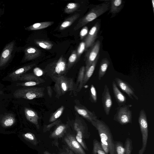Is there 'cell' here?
Masks as SVG:
<instances>
[{
	"label": "cell",
	"mask_w": 154,
	"mask_h": 154,
	"mask_svg": "<svg viewBox=\"0 0 154 154\" xmlns=\"http://www.w3.org/2000/svg\"><path fill=\"white\" fill-rule=\"evenodd\" d=\"M91 123L97 131L101 147L106 154H116L115 141L108 126L104 121L97 119Z\"/></svg>",
	"instance_id": "6da1fadb"
},
{
	"label": "cell",
	"mask_w": 154,
	"mask_h": 154,
	"mask_svg": "<svg viewBox=\"0 0 154 154\" xmlns=\"http://www.w3.org/2000/svg\"><path fill=\"white\" fill-rule=\"evenodd\" d=\"M102 3L95 5L83 17L80 19L73 29L76 31L92 21L109 10L110 0H103Z\"/></svg>",
	"instance_id": "7a4b0ae2"
},
{
	"label": "cell",
	"mask_w": 154,
	"mask_h": 154,
	"mask_svg": "<svg viewBox=\"0 0 154 154\" xmlns=\"http://www.w3.org/2000/svg\"><path fill=\"white\" fill-rule=\"evenodd\" d=\"M68 70L66 60L61 56L58 60L48 64L45 68L44 72L53 81L59 76L65 75Z\"/></svg>",
	"instance_id": "3957f363"
},
{
	"label": "cell",
	"mask_w": 154,
	"mask_h": 154,
	"mask_svg": "<svg viewBox=\"0 0 154 154\" xmlns=\"http://www.w3.org/2000/svg\"><path fill=\"white\" fill-rule=\"evenodd\" d=\"M55 84L54 90L56 92V97L59 98L69 91H73L75 84L73 79L65 75H61L53 81Z\"/></svg>",
	"instance_id": "277c9868"
},
{
	"label": "cell",
	"mask_w": 154,
	"mask_h": 154,
	"mask_svg": "<svg viewBox=\"0 0 154 154\" xmlns=\"http://www.w3.org/2000/svg\"><path fill=\"white\" fill-rule=\"evenodd\" d=\"M74 128L76 132L75 136L78 142L83 149L88 151L85 140L88 138L90 134L88 126L85 121L81 118H76L73 124Z\"/></svg>",
	"instance_id": "5b68a950"
},
{
	"label": "cell",
	"mask_w": 154,
	"mask_h": 154,
	"mask_svg": "<svg viewBox=\"0 0 154 154\" xmlns=\"http://www.w3.org/2000/svg\"><path fill=\"white\" fill-rule=\"evenodd\" d=\"M45 91L44 87H30L17 89L13 95L16 98L31 100L43 97L45 94Z\"/></svg>",
	"instance_id": "8992f818"
},
{
	"label": "cell",
	"mask_w": 154,
	"mask_h": 154,
	"mask_svg": "<svg viewBox=\"0 0 154 154\" xmlns=\"http://www.w3.org/2000/svg\"><path fill=\"white\" fill-rule=\"evenodd\" d=\"M138 121L142 136V146L138 151V154H143L147 146L148 128L146 114L143 109L140 111Z\"/></svg>",
	"instance_id": "52a82bcc"
},
{
	"label": "cell",
	"mask_w": 154,
	"mask_h": 154,
	"mask_svg": "<svg viewBox=\"0 0 154 154\" xmlns=\"http://www.w3.org/2000/svg\"><path fill=\"white\" fill-rule=\"evenodd\" d=\"M131 105H124L118 108L113 120L122 125L131 123L132 122V114L130 109Z\"/></svg>",
	"instance_id": "ba28073f"
},
{
	"label": "cell",
	"mask_w": 154,
	"mask_h": 154,
	"mask_svg": "<svg viewBox=\"0 0 154 154\" xmlns=\"http://www.w3.org/2000/svg\"><path fill=\"white\" fill-rule=\"evenodd\" d=\"M100 45V41L97 40L95 42L93 45L87 51L85 59V71L94 61L99 54Z\"/></svg>",
	"instance_id": "9c48e42d"
},
{
	"label": "cell",
	"mask_w": 154,
	"mask_h": 154,
	"mask_svg": "<svg viewBox=\"0 0 154 154\" xmlns=\"http://www.w3.org/2000/svg\"><path fill=\"white\" fill-rule=\"evenodd\" d=\"M64 140L69 149L75 154H86L74 134H67L65 137Z\"/></svg>",
	"instance_id": "30bf717a"
},
{
	"label": "cell",
	"mask_w": 154,
	"mask_h": 154,
	"mask_svg": "<svg viewBox=\"0 0 154 154\" xmlns=\"http://www.w3.org/2000/svg\"><path fill=\"white\" fill-rule=\"evenodd\" d=\"M100 23L99 22L96 23L91 28L84 40L85 43V51H87L95 42L100 29Z\"/></svg>",
	"instance_id": "8fae6325"
},
{
	"label": "cell",
	"mask_w": 154,
	"mask_h": 154,
	"mask_svg": "<svg viewBox=\"0 0 154 154\" xmlns=\"http://www.w3.org/2000/svg\"><path fill=\"white\" fill-rule=\"evenodd\" d=\"M114 81L117 86L125 93L130 98L133 100L134 97L137 100H138L134 89L128 82L119 78H115Z\"/></svg>",
	"instance_id": "7c38bea8"
},
{
	"label": "cell",
	"mask_w": 154,
	"mask_h": 154,
	"mask_svg": "<svg viewBox=\"0 0 154 154\" xmlns=\"http://www.w3.org/2000/svg\"><path fill=\"white\" fill-rule=\"evenodd\" d=\"M101 100L104 110L106 114L108 115L112 105V102L109 88L106 84L104 85Z\"/></svg>",
	"instance_id": "4fadbf2b"
},
{
	"label": "cell",
	"mask_w": 154,
	"mask_h": 154,
	"mask_svg": "<svg viewBox=\"0 0 154 154\" xmlns=\"http://www.w3.org/2000/svg\"><path fill=\"white\" fill-rule=\"evenodd\" d=\"M74 109L79 114L90 123L93 120L97 119V116L94 111H90L83 106L75 105Z\"/></svg>",
	"instance_id": "5bb4252c"
},
{
	"label": "cell",
	"mask_w": 154,
	"mask_h": 154,
	"mask_svg": "<svg viewBox=\"0 0 154 154\" xmlns=\"http://www.w3.org/2000/svg\"><path fill=\"white\" fill-rule=\"evenodd\" d=\"M14 45V42H11L4 48L0 57V67L5 65L10 59Z\"/></svg>",
	"instance_id": "9a60e30c"
},
{
	"label": "cell",
	"mask_w": 154,
	"mask_h": 154,
	"mask_svg": "<svg viewBox=\"0 0 154 154\" xmlns=\"http://www.w3.org/2000/svg\"><path fill=\"white\" fill-rule=\"evenodd\" d=\"M112 86L115 98L119 106L125 105L126 102V97L119 89L114 81L112 82Z\"/></svg>",
	"instance_id": "2e32d148"
},
{
	"label": "cell",
	"mask_w": 154,
	"mask_h": 154,
	"mask_svg": "<svg viewBox=\"0 0 154 154\" xmlns=\"http://www.w3.org/2000/svg\"><path fill=\"white\" fill-rule=\"evenodd\" d=\"M24 53V60L29 61L38 57L41 55V52L36 47H29L25 49Z\"/></svg>",
	"instance_id": "e0dca14e"
},
{
	"label": "cell",
	"mask_w": 154,
	"mask_h": 154,
	"mask_svg": "<svg viewBox=\"0 0 154 154\" xmlns=\"http://www.w3.org/2000/svg\"><path fill=\"white\" fill-rule=\"evenodd\" d=\"M110 3L109 13L112 14L111 17H113L122 10L125 2L122 0H110Z\"/></svg>",
	"instance_id": "ac0fdd59"
},
{
	"label": "cell",
	"mask_w": 154,
	"mask_h": 154,
	"mask_svg": "<svg viewBox=\"0 0 154 154\" xmlns=\"http://www.w3.org/2000/svg\"><path fill=\"white\" fill-rule=\"evenodd\" d=\"M25 115L27 119L34 124L38 129L39 128L38 123L39 117L37 112L34 110L27 108L24 109Z\"/></svg>",
	"instance_id": "d6986e66"
},
{
	"label": "cell",
	"mask_w": 154,
	"mask_h": 154,
	"mask_svg": "<svg viewBox=\"0 0 154 154\" xmlns=\"http://www.w3.org/2000/svg\"><path fill=\"white\" fill-rule=\"evenodd\" d=\"M85 71V67L84 66H82L80 69L73 91L75 94H76L79 92L83 86V83Z\"/></svg>",
	"instance_id": "ffe728a7"
},
{
	"label": "cell",
	"mask_w": 154,
	"mask_h": 154,
	"mask_svg": "<svg viewBox=\"0 0 154 154\" xmlns=\"http://www.w3.org/2000/svg\"><path fill=\"white\" fill-rule=\"evenodd\" d=\"M35 65V64L34 63L22 67L11 73L9 76L14 81H16L19 80V78L22 75L24 74Z\"/></svg>",
	"instance_id": "44dd1931"
},
{
	"label": "cell",
	"mask_w": 154,
	"mask_h": 154,
	"mask_svg": "<svg viewBox=\"0 0 154 154\" xmlns=\"http://www.w3.org/2000/svg\"><path fill=\"white\" fill-rule=\"evenodd\" d=\"M67 128L66 125L62 124L58 125L50 134V137L57 139L62 137L66 132Z\"/></svg>",
	"instance_id": "7402d4cb"
},
{
	"label": "cell",
	"mask_w": 154,
	"mask_h": 154,
	"mask_svg": "<svg viewBox=\"0 0 154 154\" xmlns=\"http://www.w3.org/2000/svg\"><path fill=\"white\" fill-rule=\"evenodd\" d=\"M99 57L100 54H99L94 61L92 63L87 69L85 71L83 83V86L86 84L93 74Z\"/></svg>",
	"instance_id": "603a6c76"
},
{
	"label": "cell",
	"mask_w": 154,
	"mask_h": 154,
	"mask_svg": "<svg viewBox=\"0 0 154 154\" xmlns=\"http://www.w3.org/2000/svg\"><path fill=\"white\" fill-rule=\"evenodd\" d=\"M80 14L75 13L65 19L61 24L59 29L64 30L71 26L80 17Z\"/></svg>",
	"instance_id": "cb8c5ba5"
},
{
	"label": "cell",
	"mask_w": 154,
	"mask_h": 154,
	"mask_svg": "<svg viewBox=\"0 0 154 154\" xmlns=\"http://www.w3.org/2000/svg\"><path fill=\"white\" fill-rule=\"evenodd\" d=\"M110 64L109 60L106 58L102 59L101 61L98 73V79L100 80L105 75Z\"/></svg>",
	"instance_id": "d4e9b609"
},
{
	"label": "cell",
	"mask_w": 154,
	"mask_h": 154,
	"mask_svg": "<svg viewBox=\"0 0 154 154\" xmlns=\"http://www.w3.org/2000/svg\"><path fill=\"white\" fill-rule=\"evenodd\" d=\"M19 80L25 82H35L41 83L45 82L43 79L35 75L33 73L24 74L20 77Z\"/></svg>",
	"instance_id": "484cf974"
},
{
	"label": "cell",
	"mask_w": 154,
	"mask_h": 154,
	"mask_svg": "<svg viewBox=\"0 0 154 154\" xmlns=\"http://www.w3.org/2000/svg\"><path fill=\"white\" fill-rule=\"evenodd\" d=\"M15 122L14 115L11 113L5 115L2 119L1 123L3 127L6 128L12 125Z\"/></svg>",
	"instance_id": "4316f807"
},
{
	"label": "cell",
	"mask_w": 154,
	"mask_h": 154,
	"mask_svg": "<svg viewBox=\"0 0 154 154\" xmlns=\"http://www.w3.org/2000/svg\"><path fill=\"white\" fill-rule=\"evenodd\" d=\"M54 23V21H45L37 23L27 27L26 29L28 30H35L43 29L51 26Z\"/></svg>",
	"instance_id": "83f0119b"
},
{
	"label": "cell",
	"mask_w": 154,
	"mask_h": 154,
	"mask_svg": "<svg viewBox=\"0 0 154 154\" xmlns=\"http://www.w3.org/2000/svg\"><path fill=\"white\" fill-rule=\"evenodd\" d=\"M76 50L72 51L69 57L67 63V67L68 70L78 61Z\"/></svg>",
	"instance_id": "f1b7e54d"
},
{
	"label": "cell",
	"mask_w": 154,
	"mask_h": 154,
	"mask_svg": "<svg viewBox=\"0 0 154 154\" xmlns=\"http://www.w3.org/2000/svg\"><path fill=\"white\" fill-rule=\"evenodd\" d=\"M35 42L37 45L42 48L47 50L51 49L53 46V45L51 42L47 40H36Z\"/></svg>",
	"instance_id": "f546056e"
},
{
	"label": "cell",
	"mask_w": 154,
	"mask_h": 154,
	"mask_svg": "<svg viewBox=\"0 0 154 154\" xmlns=\"http://www.w3.org/2000/svg\"><path fill=\"white\" fill-rule=\"evenodd\" d=\"M80 6V4L78 3H69L65 7L64 12L66 14L72 13L79 8Z\"/></svg>",
	"instance_id": "4dcf8cb0"
},
{
	"label": "cell",
	"mask_w": 154,
	"mask_h": 154,
	"mask_svg": "<svg viewBox=\"0 0 154 154\" xmlns=\"http://www.w3.org/2000/svg\"><path fill=\"white\" fill-rule=\"evenodd\" d=\"M93 154H106L102 148L100 143L97 139L93 141Z\"/></svg>",
	"instance_id": "1f68e13d"
},
{
	"label": "cell",
	"mask_w": 154,
	"mask_h": 154,
	"mask_svg": "<svg viewBox=\"0 0 154 154\" xmlns=\"http://www.w3.org/2000/svg\"><path fill=\"white\" fill-rule=\"evenodd\" d=\"M64 109V106H62L53 113L49 119V122H53L59 118L62 114Z\"/></svg>",
	"instance_id": "d6a6232c"
},
{
	"label": "cell",
	"mask_w": 154,
	"mask_h": 154,
	"mask_svg": "<svg viewBox=\"0 0 154 154\" xmlns=\"http://www.w3.org/2000/svg\"><path fill=\"white\" fill-rule=\"evenodd\" d=\"M116 154H125V149L123 144L121 142H115Z\"/></svg>",
	"instance_id": "836d02e7"
},
{
	"label": "cell",
	"mask_w": 154,
	"mask_h": 154,
	"mask_svg": "<svg viewBox=\"0 0 154 154\" xmlns=\"http://www.w3.org/2000/svg\"><path fill=\"white\" fill-rule=\"evenodd\" d=\"M125 154H131L132 150V142L131 139L127 138L125 143Z\"/></svg>",
	"instance_id": "e575fe53"
},
{
	"label": "cell",
	"mask_w": 154,
	"mask_h": 154,
	"mask_svg": "<svg viewBox=\"0 0 154 154\" xmlns=\"http://www.w3.org/2000/svg\"><path fill=\"white\" fill-rule=\"evenodd\" d=\"M24 138L33 145H36L38 141L34 134L31 133H27L24 134Z\"/></svg>",
	"instance_id": "d590c367"
},
{
	"label": "cell",
	"mask_w": 154,
	"mask_h": 154,
	"mask_svg": "<svg viewBox=\"0 0 154 154\" xmlns=\"http://www.w3.org/2000/svg\"><path fill=\"white\" fill-rule=\"evenodd\" d=\"M90 98L92 103H96L97 101V96L96 89L93 85L91 86L90 89Z\"/></svg>",
	"instance_id": "8d00e7d4"
},
{
	"label": "cell",
	"mask_w": 154,
	"mask_h": 154,
	"mask_svg": "<svg viewBox=\"0 0 154 154\" xmlns=\"http://www.w3.org/2000/svg\"><path fill=\"white\" fill-rule=\"evenodd\" d=\"M85 43L84 41L80 43L77 48L76 52L78 60L85 49Z\"/></svg>",
	"instance_id": "74e56055"
},
{
	"label": "cell",
	"mask_w": 154,
	"mask_h": 154,
	"mask_svg": "<svg viewBox=\"0 0 154 154\" xmlns=\"http://www.w3.org/2000/svg\"><path fill=\"white\" fill-rule=\"evenodd\" d=\"M41 84L39 82L33 81L25 82L22 83H18L17 86H32L38 85Z\"/></svg>",
	"instance_id": "f35d334b"
},
{
	"label": "cell",
	"mask_w": 154,
	"mask_h": 154,
	"mask_svg": "<svg viewBox=\"0 0 154 154\" xmlns=\"http://www.w3.org/2000/svg\"><path fill=\"white\" fill-rule=\"evenodd\" d=\"M88 32V29L86 26H84L81 30L80 32V36L81 40L83 39L87 35Z\"/></svg>",
	"instance_id": "ab89813d"
},
{
	"label": "cell",
	"mask_w": 154,
	"mask_h": 154,
	"mask_svg": "<svg viewBox=\"0 0 154 154\" xmlns=\"http://www.w3.org/2000/svg\"><path fill=\"white\" fill-rule=\"evenodd\" d=\"M33 73L36 76L39 77L43 74V72L42 70L38 67H35L33 69Z\"/></svg>",
	"instance_id": "60d3db41"
},
{
	"label": "cell",
	"mask_w": 154,
	"mask_h": 154,
	"mask_svg": "<svg viewBox=\"0 0 154 154\" xmlns=\"http://www.w3.org/2000/svg\"><path fill=\"white\" fill-rule=\"evenodd\" d=\"M60 122V120H57V121L52 122L51 124L46 126V130H47V131L49 130L53 126L58 124Z\"/></svg>",
	"instance_id": "b9f144b4"
},
{
	"label": "cell",
	"mask_w": 154,
	"mask_h": 154,
	"mask_svg": "<svg viewBox=\"0 0 154 154\" xmlns=\"http://www.w3.org/2000/svg\"><path fill=\"white\" fill-rule=\"evenodd\" d=\"M59 154H75L70 149L66 148L62 152H60Z\"/></svg>",
	"instance_id": "7bdbcfd3"
},
{
	"label": "cell",
	"mask_w": 154,
	"mask_h": 154,
	"mask_svg": "<svg viewBox=\"0 0 154 154\" xmlns=\"http://www.w3.org/2000/svg\"><path fill=\"white\" fill-rule=\"evenodd\" d=\"M47 89L48 95L50 97H51L53 94V90L50 86L47 87Z\"/></svg>",
	"instance_id": "ee69618b"
},
{
	"label": "cell",
	"mask_w": 154,
	"mask_h": 154,
	"mask_svg": "<svg viewBox=\"0 0 154 154\" xmlns=\"http://www.w3.org/2000/svg\"><path fill=\"white\" fill-rule=\"evenodd\" d=\"M151 2H152V9H153V13H154V0H152L151 1Z\"/></svg>",
	"instance_id": "f6af8a7d"
},
{
	"label": "cell",
	"mask_w": 154,
	"mask_h": 154,
	"mask_svg": "<svg viewBox=\"0 0 154 154\" xmlns=\"http://www.w3.org/2000/svg\"><path fill=\"white\" fill-rule=\"evenodd\" d=\"M44 154H52L47 151H45L44 152Z\"/></svg>",
	"instance_id": "bcb514c9"
},
{
	"label": "cell",
	"mask_w": 154,
	"mask_h": 154,
	"mask_svg": "<svg viewBox=\"0 0 154 154\" xmlns=\"http://www.w3.org/2000/svg\"><path fill=\"white\" fill-rule=\"evenodd\" d=\"M3 93L2 92V91H0V95L1 94H2V93Z\"/></svg>",
	"instance_id": "7dc6e473"
}]
</instances>
